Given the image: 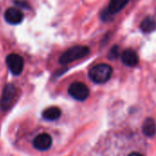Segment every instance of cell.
<instances>
[{
  "mask_svg": "<svg viewBox=\"0 0 156 156\" xmlns=\"http://www.w3.org/2000/svg\"><path fill=\"white\" fill-rule=\"evenodd\" d=\"M112 68L105 63H100L92 67L89 72L90 79L98 84L107 82L112 76Z\"/></svg>",
  "mask_w": 156,
  "mask_h": 156,
  "instance_id": "1",
  "label": "cell"
},
{
  "mask_svg": "<svg viewBox=\"0 0 156 156\" xmlns=\"http://www.w3.org/2000/svg\"><path fill=\"white\" fill-rule=\"evenodd\" d=\"M90 53V48L85 46H75L68 50H66L60 57H59V63L60 64H69L78 59H80Z\"/></svg>",
  "mask_w": 156,
  "mask_h": 156,
  "instance_id": "2",
  "label": "cell"
},
{
  "mask_svg": "<svg viewBox=\"0 0 156 156\" xmlns=\"http://www.w3.org/2000/svg\"><path fill=\"white\" fill-rule=\"evenodd\" d=\"M17 90L13 84H6L3 90V93L0 100V107L3 111L9 110L14 104L15 100L16 99Z\"/></svg>",
  "mask_w": 156,
  "mask_h": 156,
  "instance_id": "3",
  "label": "cell"
},
{
  "mask_svg": "<svg viewBox=\"0 0 156 156\" xmlns=\"http://www.w3.org/2000/svg\"><path fill=\"white\" fill-rule=\"evenodd\" d=\"M69 94L75 100L83 101L86 99H88L90 95V90L82 82H73L69 87Z\"/></svg>",
  "mask_w": 156,
  "mask_h": 156,
  "instance_id": "4",
  "label": "cell"
},
{
  "mask_svg": "<svg viewBox=\"0 0 156 156\" xmlns=\"http://www.w3.org/2000/svg\"><path fill=\"white\" fill-rule=\"evenodd\" d=\"M6 64L14 75H19L24 69V59L17 54H9L6 57Z\"/></svg>",
  "mask_w": 156,
  "mask_h": 156,
  "instance_id": "5",
  "label": "cell"
},
{
  "mask_svg": "<svg viewBox=\"0 0 156 156\" xmlns=\"http://www.w3.org/2000/svg\"><path fill=\"white\" fill-rule=\"evenodd\" d=\"M52 144V138L48 133H41L37 135L33 142V145L39 151H47Z\"/></svg>",
  "mask_w": 156,
  "mask_h": 156,
  "instance_id": "6",
  "label": "cell"
},
{
  "mask_svg": "<svg viewBox=\"0 0 156 156\" xmlns=\"http://www.w3.org/2000/svg\"><path fill=\"white\" fill-rule=\"evenodd\" d=\"M23 18H24L23 13L16 7H9L5 12V19L9 24H14V25L19 24L20 22H22Z\"/></svg>",
  "mask_w": 156,
  "mask_h": 156,
  "instance_id": "7",
  "label": "cell"
},
{
  "mask_svg": "<svg viewBox=\"0 0 156 156\" xmlns=\"http://www.w3.org/2000/svg\"><path fill=\"white\" fill-rule=\"evenodd\" d=\"M122 61L128 67H135L139 63V57L132 48H127L122 53Z\"/></svg>",
  "mask_w": 156,
  "mask_h": 156,
  "instance_id": "8",
  "label": "cell"
},
{
  "mask_svg": "<svg viewBox=\"0 0 156 156\" xmlns=\"http://www.w3.org/2000/svg\"><path fill=\"white\" fill-rule=\"evenodd\" d=\"M61 115V111L59 108L52 106L49 107L48 109H46L43 112H42V116L45 120L48 121H55L58 120Z\"/></svg>",
  "mask_w": 156,
  "mask_h": 156,
  "instance_id": "9",
  "label": "cell"
},
{
  "mask_svg": "<svg viewBox=\"0 0 156 156\" xmlns=\"http://www.w3.org/2000/svg\"><path fill=\"white\" fill-rule=\"evenodd\" d=\"M143 132L147 137H154L156 133V125L153 118H147L143 124Z\"/></svg>",
  "mask_w": 156,
  "mask_h": 156,
  "instance_id": "10",
  "label": "cell"
},
{
  "mask_svg": "<svg viewBox=\"0 0 156 156\" xmlns=\"http://www.w3.org/2000/svg\"><path fill=\"white\" fill-rule=\"evenodd\" d=\"M141 30L144 33H151L156 28V21L153 16H147L145 17L141 25H140Z\"/></svg>",
  "mask_w": 156,
  "mask_h": 156,
  "instance_id": "11",
  "label": "cell"
},
{
  "mask_svg": "<svg viewBox=\"0 0 156 156\" xmlns=\"http://www.w3.org/2000/svg\"><path fill=\"white\" fill-rule=\"evenodd\" d=\"M129 0H111L108 9L114 15L120 11H122L125 5L128 4Z\"/></svg>",
  "mask_w": 156,
  "mask_h": 156,
  "instance_id": "12",
  "label": "cell"
},
{
  "mask_svg": "<svg viewBox=\"0 0 156 156\" xmlns=\"http://www.w3.org/2000/svg\"><path fill=\"white\" fill-rule=\"evenodd\" d=\"M119 56H120V48L117 45L116 46H113L111 48V50L109 51L108 58L110 59H116Z\"/></svg>",
  "mask_w": 156,
  "mask_h": 156,
  "instance_id": "13",
  "label": "cell"
},
{
  "mask_svg": "<svg viewBox=\"0 0 156 156\" xmlns=\"http://www.w3.org/2000/svg\"><path fill=\"white\" fill-rule=\"evenodd\" d=\"M112 17H113V14H112V13L108 8L102 11V13H101V18H102V20H103V21H109V20H112Z\"/></svg>",
  "mask_w": 156,
  "mask_h": 156,
  "instance_id": "14",
  "label": "cell"
},
{
  "mask_svg": "<svg viewBox=\"0 0 156 156\" xmlns=\"http://www.w3.org/2000/svg\"><path fill=\"white\" fill-rule=\"evenodd\" d=\"M128 156H144L142 155L141 154H139V153H132V154H130Z\"/></svg>",
  "mask_w": 156,
  "mask_h": 156,
  "instance_id": "15",
  "label": "cell"
}]
</instances>
